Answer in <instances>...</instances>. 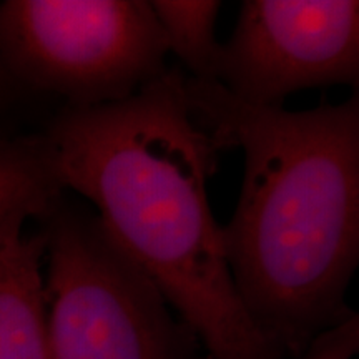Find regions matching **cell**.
<instances>
[{"label":"cell","instance_id":"6da1fadb","mask_svg":"<svg viewBox=\"0 0 359 359\" xmlns=\"http://www.w3.org/2000/svg\"><path fill=\"white\" fill-rule=\"evenodd\" d=\"M195 122L243 151L235 213L222 226L233 283L258 333L294 359L353 309L359 263V95L291 111L187 77Z\"/></svg>","mask_w":359,"mask_h":359},{"label":"cell","instance_id":"7a4b0ae2","mask_svg":"<svg viewBox=\"0 0 359 359\" xmlns=\"http://www.w3.org/2000/svg\"><path fill=\"white\" fill-rule=\"evenodd\" d=\"M185 80L170 69L123 102L62 107L43 132L57 175L95 206L210 359H281L233 283L208 200L222 148L191 116Z\"/></svg>","mask_w":359,"mask_h":359},{"label":"cell","instance_id":"3957f363","mask_svg":"<svg viewBox=\"0 0 359 359\" xmlns=\"http://www.w3.org/2000/svg\"><path fill=\"white\" fill-rule=\"evenodd\" d=\"M39 223L48 359H210L95 213L64 195Z\"/></svg>","mask_w":359,"mask_h":359},{"label":"cell","instance_id":"277c9868","mask_svg":"<svg viewBox=\"0 0 359 359\" xmlns=\"http://www.w3.org/2000/svg\"><path fill=\"white\" fill-rule=\"evenodd\" d=\"M167 40L147 0H6L0 64L19 90L72 109L140 93L170 70Z\"/></svg>","mask_w":359,"mask_h":359},{"label":"cell","instance_id":"5b68a950","mask_svg":"<svg viewBox=\"0 0 359 359\" xmlns=\"http://www.w3.org/2000/svg\"><path fill=\"white\" fill-rule=\"evenodd\" d=\"M217 83L236 100L283 107L302 90L359 85L356 0H245Z\"/></svg>","mask_w":359,"mask_h":359},{"label":"cell","instance_id":"8992f818","mask_svg":"<svg viewBox=\"0 0 359 359\" xmlns=\"http://www.w3.org/2000/svg\"><path fill=\"white\" fill-rule=\"evenodd\" d=\"M42 231L0 236V359H48Z\"/></svg>","mask_w":359,"mask_h":359},{"label":"cell","instance_id":"52a82bcc","mask_svg":"<svg viewBox=\"0 0 359 359\" xmlns=\"http://www.w3.org/2000/svg\"><path fill=\"white\" fill-rule=\"evenodd\" d=\"M64 195L43 132L0 137V236L29 219L39 222Z\"/></svg>","mask_w":359,"mask_h":359},{"label":"cell","instance_id":"ba28073f","mask_svg":"<svg viewBox=\"0 0 359 359\" xmlns=\"http://www.w3.org/2000/svg\"><path fill=\"white\" fill-rule=\"evenodd\" d=\"M156 20L168 52L190 70L193 80L217 82L222 43L217 39L218 0H154Z\"/></svg>","mask_w":359,"mask_h":359},{"label":"cell","instance_id":"9c48e42d","mask_svg":"<svg viewBox=\"0 0 359 359\" xmlns=\"http://www.w3.org/2000/svg\"><path fill=\"white\" fill-rule=\"evenodd\" d=\"M359 349V316L349 313L343 320L325 327L294 359H353Z\"/></svg>","mask_w":359,"mask_h":359},{"label":"cell","instance_id":"30bf717a","mask_svg":"<svg viewBox=\"0 0 359 359\" xmlns=\"http://www.w3.org/2000/svg\"><path fill=\"white\" fill-rule=\"evenodd\" d=\"M19 92L20 90L13 85L12 80L8 79L7 72L4 70L2 64H0V118L6 114L8 107H11L12 100ZM0 137H4V135H0Z\"/></svg>","mask_w":359,"mask_h":359}]
</instances>
